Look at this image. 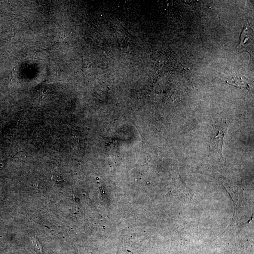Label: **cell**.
I'll use <instances>...</instances> for the list:
<instances>
[{"instance_id": "1", "label": "cell", "mask_w": 254, "mask_h": 254, "mask_svg": "<svg viewBox=\"0 0 254 254\" xmlns=\"http://www.w3.org/2000/svg\"><path fill=\"white\" fill-rule=\"evenodd\" d=\"M228 125L225 120L217 119L214 122L210 139L211 152L223 158L222 150L225 136L228 130Z\"/></svg>"}, {"instance_id": "2", "label": "cell", "mask_w": 254, "mask_h": 254, "mask_svg": "<svg viewBox=\"0 0 254 254\" xmlns=\"http://www.w3.org/2000/svg\"><path fill=\"white\" fill-rule=\"evenodd\" d=\"M240 36V44L237 47L239 51H253L254 35L252 28L249 26H245L242 31Z\"/></svg>"}, {"instance_id": "3", "label": "cell", "mask_w": 254, "mask_h": 254, "mask_svg": "<svg viewBox=\"0 0 254 254\" xmlns=\"http://www.w3.org/2000/svg\"><path fill=\"white\" fill-rule=\"evenodd\" d=\"M33 242H34V243L35 245L36 248H37L38 249L40 250V251H41V252H42V246H41L40 243L37 240H34Z\"/></svg>"}]
</instances>
